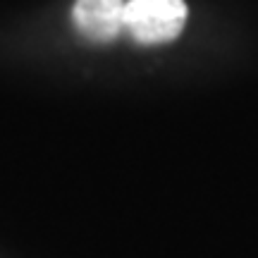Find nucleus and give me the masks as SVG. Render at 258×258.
Returning a JSON list of instances; mask_svg holds the SVG:
<instances>
[{"label": "nucleus", "instance_id": "f257e3e1", "mask_svg": "<svg viewBox=\"0 0 258 258\" xmlns=\"http://www.w3.org/2000/svg\"><path fill=\"white\" fill-rule=\"evenodd\" d=\"M184 22V0H127L124 5V29L144 46L177 38Z\"/></svg>", "mask_w": 258, "mask_h": 258}, {"label": "nucleus", "instance_id": "f03ea898", "mask_svg": "<svg viewBox=\"0 0 258 258\" xmlns=\"http://www.w3.org/2000/svg\"><path fill=\"white\" fill-rule=\"evenodd\" d=\"M124 5L127 0H77L72 22L91 41H112L124 31Z\"/></svg>", "mask_w": 258, "mask_h": 258}]
</instances>
